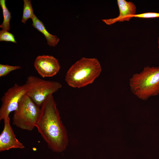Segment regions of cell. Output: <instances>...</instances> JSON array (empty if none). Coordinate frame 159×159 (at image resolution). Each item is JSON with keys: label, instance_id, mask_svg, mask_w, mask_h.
I'll return each instance as SVG.
<instances>
[{"label": "cell", "instance_id": "obj_1", "mask_svg": "<svg viewBox=\"0 0 159 159\" xmlns=\"http://www.w3.org/2000/svg\"><path fill=\"white\" fill-rule=\"evenodd\" d=\"M36 127L52 150L59 153L65 150L68 143L67 132L53 94L49 95L41 106Z\"/></svg>", "mask_w": 159, "mask_h": 159}, {"label": "cell", "instance_id": "obj_2", "mask_svg": "<svg viewBox=\"0 0 159 159\" xmlns=\"http://www.w3.org/2000/svg\"><path fill=\"white\" fill-rule=\"evenodd\" d=\"M100 64L96 58L82 57L67 71L65 80L70 86L80 88L92 84L100 74Z\"/></svg>", "mask_w": 159, "mask_h": 159}, {"label": "cell", "instance_id": "obj_3", "mask_svg": "<svg viewBox=\"0 0 159 159\" xmlns=\"http://www.w3.org/2000/svg\"><path fill=\"white\" fill-rule=\"evenodd\" d=\"M132 93L139 98L146 100L159 94V67L144 68L139 73L134 74L129 80Z\"/></svg>", "mask_w": 159, "mask_h": 159}, {"label": "cell", "instance_id": "obj_4", "mask_svg": "<svg viewBox=\"0 0 159 159\" xmlns=\"http://www.w3.org/2000/svg\"><path fill=\"white\" fill-rule=\"evenodd\" d=\"M40 112V107L26 94L21 98L14 112L12 123L22 130L32 131L36 127Z\"/></svg>", "mask_w": 159, "mask_h": 159}, {"label": "cell", "instance_id": "obj_5", "mask_svg": "<svg viewBox=\"0 0 159 159\" xmlns=\"http://www.w3.org/2000/svg\"><path fill=\"white\" fill-rule=\"evenodd\" d=\"M25 84L26 94L40 107L49 95L53 94L62 87L59 82L44 80L33 75L27 77Z\"/></svg>", "mask_w": 159, "mask_h": 159}, {"label": "cell", "instance_id": "obj_6", "mask_svg": "<svg viewBox=\"0 0 159 159\" xmlns=\"http://www.w3.org/2000/svg\"><path fill=\"white\" fill-rule=\"evenodd\" d=\"M26 94L25 84L21 85L15 84L5 93L1 99L0 120L9 118L10 113L16 109L21 98Z\"/></svg>", "mask_w": 159, "mask_h": 159}, {"label": "cell", "instance_id": "obj_7", "mask_svg": "<svg viewBox=\"0 0 159 159\" xmlns=\"http://www.w3.org/2000/svg\"><path fill=\"white\" fill-rule=\"evenodd\" d=\"M34 66L37 72L43 77L54 76L59 72L60 68L58 60L48 55L37 56Z\"/></svg>", "mask_w": 159, "mask_h": 159}, {"label": "cell", "instance_id": "obj_8", "mask_svg": "<svg viewBox=\"0 0 159 159\" xmlns=\"http://www.w3.org/2000/svg\"><path fill=\"white\" fill-rule=\"evenodd\" d=\"M4 121V128L0 135V151L13 148L24 149V146L16 138L11 126L10 118Z\"/></svg>", "mask_w": 159, "mask_h": 159}, {"label": "cell", "instance_id": "obj_9", "mask_svg": "<svg viewBox=\"0 0 159 159\" xmlns=\"http://www.w3.org/2000/svg\"><path fill=\"white\" fill-rule=\"evenodd\" d=\"M117 4L119 10V14L117 17L102 19L106 24L110 25L117 22L129 21L130 16L136 14V8L131 1L125 0H117Z\"/></svg>", "mask_w": 159, "mask_h": 159}, {"label": "cell", "instance_id": "obj_10", "mask_svg": "<svg viewBox=\"0 0 159 159\" xmlns=\"http://www.w3.org/2000/svg\"><path fill=\"white\" fill-rule=\"evenodd\" d=\"M32 26L44 36L47 41V44L50 46L55 47L59 41L57 36L50 34L46 29L43 22L34 15L32 19Z\"/></svg>", "mask_w": 159, "mask_h": 159}, {"label": "cell", "instance_id": "obj_11", "mask_svg": "<svg viewBox=\"0 0 159 159\" xmlns=\"http://www.w3.org/2000/svg\"><path fill=\"white\" fill-rule=\"evenodd\" d=\"M0 5L2 8L4 19L0 27L3 29L9 31L10 29V21L11 18V12L7 8L5 0H0Z\"/></svg>", "mask_w": 159, "mask_h": 159}, {"label": "cell", "instance_id": "obj_12", "mask_svg": "<svg viewBox=\"0 0 159 159\" xmlns=\"http://www.w3.org/2000/svg\"><path fill=\"white\" fill-rule=\"evenodd\" d=\"M23 13L21 22L25 23L29 19H31L35 15L30 0H24Z\"/></svg>", "mask_w": 159, "mask_h": 159}, {"label": "cell", "instance_id": "obj_13", "mask_svg": "<svg viewBox=\"0 0 159 159\" xmlns=\"http://www.w3.org/2000/svg\"><path fill=\"white\" fill-rule=\"evenodd\" d=\"M20 66H11L8 64H0V77L8 75L12 71L21 68Z\"/></svg>", "mask_w": 159, "mask_h": 159}, {"label": "cell", "instance_id": "obj_14", "mask_svg": "<svg viewBox=\"0 0 159 159\" xmlns=\"http://www.w3.org/2000/svg\"><path fill=\"white\" fill-rule=\"evenodd\" d=\"M0 41L17 43L14 35L8 31L3 29L0 31Z\"/></svg>", "mask_w": 159, "mask_h": 159}, {"label": "cell", "instance_id": "obj_15", "mask_svg": "<svg viewBox=\"0 0 159 159\" xmlns=\"http://www.w3.org/2000/svg\"><path fill=\"white\" fill-rule=\"evenodd\" d=\"M133 17L140 18H159V13L148 12L134 14L130 16V18Z\"/></svg>", "mask_w": 159, "mask_h": 159}, {"label": "cell", "instance_id": "obj_16", "mask_svg": "<svg viewBox=\"0 0 159 159\" xmlns=\"http://www.w3.org/2000/svg\"><path fill=\"white\" fill-rule=\"evenodd\" d=\"M158 48L159 49V35L158 37Z\"/></svg>", "mask_w": 159, "mask_h": 159}]
</instances>
